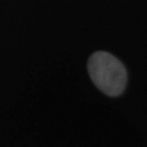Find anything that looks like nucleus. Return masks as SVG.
<instances>
[{
    "label": "nucleus",
    "instance_id": "f257e3e1",
    "mask_svg": "<svg viewBox=\"0 0 147 147\" xmlns=\"http://www.w3.org/2000/svg\"><path fill=\"white\" fill-rule=\"evenodd\" d=\"M88 72L96 86L108 96H119L124 90L127 82L126 70L109 53H95L88 61Z\"/></svg>",
    "mask_w": 147,
    "mask_h": 147
}]
</instances>
